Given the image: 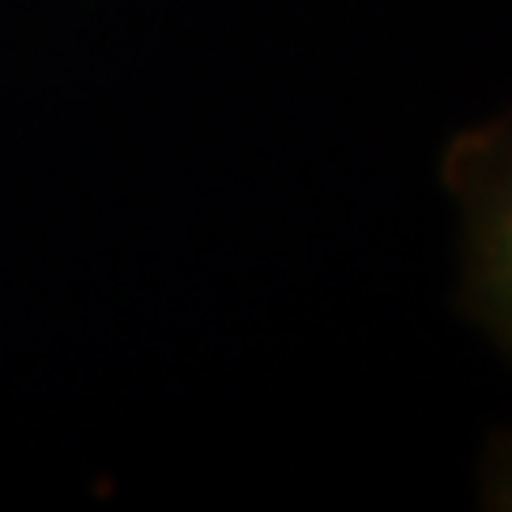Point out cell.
I'll return each instance as SVG.
<instances>
[{"mask_svg":"<svg viewBox=\"0 0 512 512\" xmlns=\"http://www.w3.org/2000/svg\"><path fill=\"white\" fill-rule=\"evenodd\" d=\"M440 171L461 210L457 308L512 359V107L461 128Z\"/></svg>","mask_w":512,"mask_h":512,"instance_id":"cell-1","label":"cell"},{"mask_svg":"<svg viewBox=\"0 0 512 512\" xmlns=\"http://www.w3.org/2000/svg\"><path fill=\"white\" fill-rule=\"evenodd\" d=\"M478 500L491 512H512V427L491 431L478 466Z\"/></svg>","mask_w":512,"mask_h":512,"instance_id":"cell-2","label":"cell"}]
</instances>
